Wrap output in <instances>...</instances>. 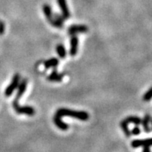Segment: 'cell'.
<instances>
[{"instance_id":"obj_13","label":"cell","mask_w":152,"mask_h":152,"mask_svg":"<svg viewBox=\"0 0 152 152\" xmlns=\"http://www.w3.org/2000/svg\"><path fill=\"white\" fill-rule=\"evenodd\" d=\"M53 121L56 127H58L60 129L63 130V131H66L69 128V125H68L67 124H66L65 122L63 121L60 118H57V117L54 116Z\"/></svg>"},{"instance_id":"obj_18","label":"cell","mask_w":152,"mask_h":152,"mask_svg":"<svg viewBox=\"0 0 152 152\" xmlns=\"http://www.w3.org/2000/svg\"><path fill=\"white\" fill-rule=\"evenodd\" d=\"M152 98V87L149 89L148 91H147L145 94V95L143 96V100L145 102H148L151 100Z\"/></svg>"},{"instance_id":"obj_9","label":"cell","mask_w":152,"mask_h":152,"mask_svg":"<svg viewBox=\"0 0 152 152\" xmlns=\"http://www.w3.org/2000/svg\"><path fill=\"white\" fill-rule=\"evenodd\" d=\"M78 50V38L77 36L73 35L70 39V50H69V54L71 56H76Z\"/></svg>"},{"instance_id":"obj_7","label":"cell","mask_w":152,"mask_h":152,"mask_svg":"<svg viewBox=\"0 0 152 152\" xmlns=\"http://www.w3.org/2000/svg\"><path fill=\"white\" fill-rule=\"evenodd\" d=\"M42 11H43V13L46 15V19L48 20L49 23H50L52 26H53L54 18L53 15L52 9H51V7L49 6L48 4H44V5L42 6Z\"/></svg>"},{"instance_id":"obj_19","label":"cell","mask_w":152,"mask_h":152,"mask_svg":"<svg viewBox=\"0 0 152 152\" xmlns=\"http://www.w3.org/2000/svg\"><path fill=\"white\" fill-rule=\"evenodd\" d=\"M131 134L134 135H139L141 134V129L139 128L138 126H136L135 127H134L132 131H131Z\"/></svg>"},{"instance_id":"obj_2","label":"cell","mask_w":152,"mask_h":152,"mask_svg":"<svg viewBox=\"0 0 152 152\" xmlns=\"http://www.w3.org/2000/svg\"><path fill=\"white\" fill-rule=\"evenodd\" d=\"M12 107L15 109V112L19 114H26L28 116H33L36 114V110L33 107L29 106L21 107L19 104L17 100H14L12 101Z\"/></svg>"},{"instance_id":"obj_14","label":"cell","mask_w":152,"mask_h":152,"mask_svg":"<svg viewBox=\"0 0 152 152\" xmlns=\"http://www.w3.org/2000/svg\"><path fill=\"white\" fill-rule=\"evenodd\" d=\"M58 64H59V60H58L57 58H51L50 60H46L43 63V65H44L46 69H50L51 67L56 68L58 66Z\"/></svg>"},{"instance_id":"obj_4","label":"cell","mask_w":152,"mask_h":152,"mask_svg":"<svg viewBox=\"0 0 152 152\" xmlns=\"http://www.w3.org/2000/svg\"><path fill=\"white\" fill-rule=\"evenodd\" d=\"M88 27L85 25H72L68 28V34L75 35L76 33H85L88 31Z\"/></svg>"},{"instance_id":"obj_1","label":"cell","mask_w":152,"mask_h":152,"mask_svg":"<svg viewBox=\"0 0 152 152\" xmlns=\"http://www.w3.org/2000/svg\"><path fill=\"white\" fill-rule=\"evenodd\" d=\"M54 116L60 118L64 116H69L71 118L83 121H87L89 119V117H90L88 113L86 111H77V110H70V109H66V108L58 109Z\"/></svg>"},{"instance_id":"obj_17","label":"cell","mask_w":152,"mask_h":152,"mask_svg":"<svg viewBox=\"0 0 152 152\" xmlns=\"http://www.w3.org/2000/svg\"><path fill=\"white\" fill-rule=\"evenodd\" d=\"M121 127L124 133L125 134L126 136H127V137H130L131 134V132L129 130V128H128V123L125 120H123V121L121 122Z\"/></svg>"},{"instance_id":"obj_10","label":"cell","mask_w":152,"mask_h":152,"mask_svg":"<svg viewBox=\"0 0 152 152\" xmlns=\"http://www.w3.org/2000/svg\"><path fill=\"white\" fill-rule=\"evenodd\" d=\"M26 87H27V80L24 79L23 81H22L21 83H19L18 85V91H17V94H16V96H15V100H19V98L21 97L23 95L24 92L26 90Z\"/></svg>"},{"instance_id":"obj_15","label":"cell","mask_w":152,"mask_h":152,"mask_svg":"<svg viewBox=\"0 0 152 152\" xmlns=\"http://www.w3.org/2000/svg\"><path fill=\"white\" fill-rule=\"evenodd\" d=\"M127 123H132L134 124H135L136 126L140 125L141 124V119L138 117H136V116H129L127 117V118L124 119Z\"/></svg>"},{"instance_id":"obj_12","label":"cell","mask_w":152,"mask_h":152,"mask_svg":"<svg viewBox=\"0 0 152 152\" xmlns=\"http://www.w3.org/2000/svg\"><path fill=\"white\" fill-rule=\"evenodd\" d=\"M151 117L149 114H146L145 118H143V120H141V124L142 125L145 133L149 134L151 132V128L149 127V122L151 121Z\"/></svg>"},{"instance_id":"obj_3","label":"cell","mask_w":152,"mask_h":152,"mask_svg":"<svg viewBox=\"0 0 152 152\" xmlns=\"http://www.w3.org/2000/svg\"><path fill=\"white\" fill-rule=\"evenodd\" d=\"M19 81H20V75L19 73H15L13 77H12V79L10 84L6 87V91H5V96H10L12 94L13 91L18 87Z\"/></svg>"},{"instance_id":"obj_16","label":"cell","mask_w":152,"mask_h":152,"mask_svg":"<svg viewBox=\"0 0 152 152\" xmlns=\"http://www.w3.org/2000/svg\"><path fill=\"white\" fill-rule=\"evenodd\" d=\"M56 50L57 52L58 55L62 59H64L66 57V53L65 47L62 44H58L56 47Z\"/></svg>"},{"instance_id":"obj_22","label":"cell","mask_w":152,"mask_h":152,"mask_svg":"<svg viewBox=\"0 0 152 152\" xmlns=\"http://www.w3.org/2000/svg\"><path fill=\"white\" fill-rule=\"evenodd\" d=\"M151 124H152V118H151Z\"/></svg>"},{"instance_id":"obj_6","label":"cell","mask_w":152,"mask_h":152,"mask_svg":"<svg viewBox=\"0 0 152 152\" xmlns=\"http://www.w3.org/2000/svg\"><path fill=\"white\" fill-rule=\"evenodd\" d=\"M57 2L62 12V15L64 16L65 19H69L70 17V12H69V10L67 7L66 1V0H57Z\"/></svg>"},{"instance_id":"obj_11","label":"cell","mask_w":152,"mask_h":152,"mask_svg":"<svg viewBox=\"0 0 152 152\" xmlns=\"http://www.w3.org/2000/svg\"><path fill=\"white\" fill-rule=\"evenodd\" d=\"M54 18V23L53 26L58 28V29H62L64 27V23L65 19L62 15L58 13H55L53 15Z\"/></svg>"},{"instance_id":"obj_5","label":"cell","mask_w":152,"mask_h":152,"mask_svg":"<svg viewBox=\"0 0 152 152\" xmlns=\"http://www.w3.org/2000/svg\"><path fill=\"white\" fill-rule=\"evenodd\" d=\"M141 146H152V137L151 138L144 139V140H134L131 142V147L133 148H137Z\"/></svg>"},{"instance_id":"obj_8","label":"cell","mask_w":152,"mask_h":152,"mask_svg":"<svg viewBox=\"0 0 152 152\" xmlns=\"http://www.w3.org/2000/svg\"><path fill=\"white\" fill-rule=\"evenodd\" d=\"M64 77V73H58L57 70L56 68H54L52 73H50V75H48L46 79L48 80L49 81L51 82H60Z\"/></svg>"},{"instance_id":"obj_20","label":"cell","mask_w":152,"mask_h":152,"mask_svg":"<svg viewBox=\"0 0 152 152\" xmlns=\"http://www.w3.org/2000/svg\"><path fill=\"white\" fill-rule=\"evenodd\" d=\"M5 32V23L0 21V35H2Z\"/></svg>"},{"instance_id":"obj_21","label":"cell","mask_w":152,"mask_h":152,"mask_svg":"<svg viewBox=\"0 0 152 152\" xmlns=\"http://www.w3.org/2000/svg\"><path fill=\"white\" fill-rule=\"evenodd\" d=\"M142 152H151L150 147H148V146H144V148H143Z\"/></svg>"}]
</instances>
